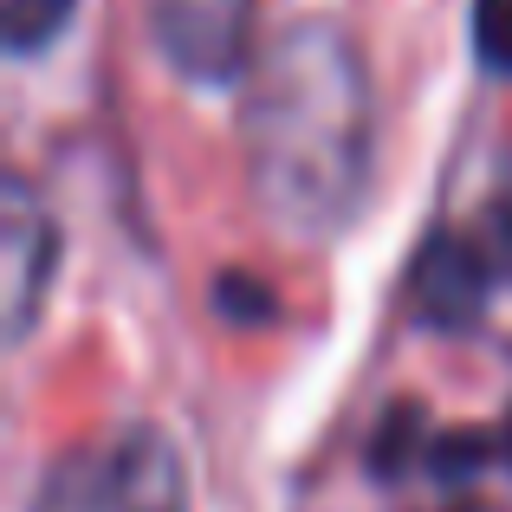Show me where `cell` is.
I'll list each match as a JSON object with an SVG mask.
<instances>
[{"label": "cell", "instance_id": "obj_1", "mask_svg": "<svg viewBox=\"0 0 512 512\" xmlns=\"http://www.w3.org/2000/svg\"><path fill=\"white\" fill-rule=\"evenodd\" d=\"M253 201L286 234H338L370 182V72L338 20H292L253 65L240 104Z\"/></svg>", "mask_w": 512, "mask_h": 512}, {"label": "cell", "instance_id": "obj_2", "mask_svg": "<svg viewBox=\"0 0 512 512\" xmlns=\"http://www.w3.org/2000/svg\"><path fill=\"white\" fill-rule=\"evenodd\" d=\"M33 512H188V493L169 441L150 428H124L52 461Z\"/></svg>", "mask_w": 512, "mask_h": 512}, {"label": "cell", "instance_id": "obj_3", "mask_svg": "<svg viewBox=\"0 0 512 512\" xmlns=\"http://www.w3.org/2000/svg\"><path fill=\"white\" fill-rule=\"evenodd\" d=\"M150 39L188 85H234L253 72L260 0H150Z\"/></svg>", "mask_w": 512, "mask_h": 512}, {"label": "cell", "instance_id": "obj_4", "mask_svg": "<svg viewBox=\"0 0 512 512\" xmlns=\"http://www.w3.org/2000/svg\"><path fill=\"white\" fill-rule=\"evenodd\" d=\"M409 292H415V318H422V325L461 331L487 312L493 260L467 234H428V247L415 253V266H409Z\"/></svg>", "mask_w": 512, "mask_h": 512}, {"label": "cell", "instance_id": "obj_5", "mask_svg": "<svg viewBox=\"0 0 512 512\" xmlns=\"http://www.w3.org/2000/svg\"><path fill=\"white\" fill-rule=\"evenodd\" d=\"M0 253H7V325H13V338H26L52 273H59V227H52V214L33 201V188L20 175L7 182V234H0Z\"/></svg>", "mask_w": 512, "mask_h": 512}, {"label": "cell", "instance_id": "obj_6", "mask_svg": "<svg viewBox=\"0 0 512 512\" xmlns=\"http://www.w3.org/2000/svg\"><path fill=\"white\" fill-rule=\"evenodd\" d=\"M72 7L78 0H0V46H7L13 59L46 52L52 39L72 26Z\"/></svg>", "mask_w": 512, "mask_h": 512}, {"label": "cell", "instance_id": "obj_7", "mask_svg": "<svg viewBox=\"0 0 512 512\" xmlns=\"http://www.w3.org/2000/svg\"><path fill=\"white\" fill-rule=\"evenodd\" d=\"M474 52L487 72L512 78V0H474Z\"/></svg>", "mask_w": 512, "mask_h": 512}, {"label": "cell", "instance_id": "obj_8", "mask_svg": "<svg viewBox=\"0 0 512 512\" xmlns=\"http://www.w3.org/2000/svg\"><path fill=\"white\" fill-rule=\"evenodd\" d=\"M214 305H221L234 325H266V318H273V292H266L260 279H240V273L214 279Z\"/></svg>", "mask_w": 512, "mask_h": 512}, {"label": "cell", "instance_id": "obj_9", "mask_svg": "<svg viewBox=\"0 0 512 512\" xmlns=\"http://www.w3.org/2000/svg\"><path fill=\"white\" fill-rule=\"evenodd\" d=\"M506 461H512V409H506Z\"/></svg>", "mask_w": 512, "mask_h": 512}]
</instances>
